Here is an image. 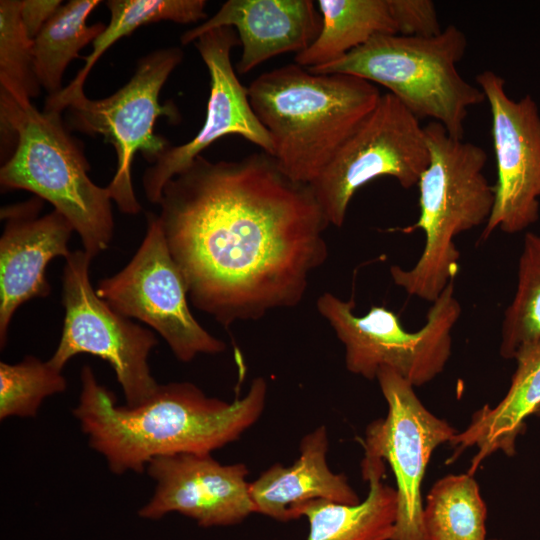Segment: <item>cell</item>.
<instances>
[{
	"mask_svg": "<svg viewBox=\"0 0 540 540\" xmlns=\"http://www.w3.org/2000/svg\"><path fill=\"white\" fill-rule=\"evenodd\" d=\"M159 219L192 304L224 327L299 304L328 256L311 185L255 152L197 156L163 187Z\"/></svg>",
	"mask_w": 540,
	"mask_h": 540,
	"instance_id": "1",
	"label": "cell"
},
{
	"mask_svg": "<svg viewBox=\"0 0 540 540\" xmlns=\"http://www.w3.org/2000/svg\"><path fill=\"white\" fill-rule=\"evenodd\" d=\"M81 392L73 415L92 449L110 471L142 473L154 458L179 453L211 454L237 440L261 416L267 395L255 378L246 395L226 402L207 396L190 382L159 385L136 407L116 404L88 365L81 370Z\"/></svg>",
	"mask_w": 540,
	"mask_h": 540,
	"instance_id": "2",
	"label": "cell"
},
{
	"mask_svg": "<svg viewBox=\"0 0 540 540\" xmlns=\"http://www.w3.org/2000/svg\"><path fill=\"white\" fill-rule=\"evenodd\" d=\"M247 90L272 139L278 166L292 180L309 185L382 95L357 76L312 73L296 63L262 73Z\"/></svg>",
	"mask_w": 540,
	"mask_h": 540,
	"instance_id": "3",
	"label": "cell"
},
{
	"mask_svg": "<svg viewBox=\"0 0 540 540\" xmlns=\"http://www.w3.org/2000/svg\"><path fill=\"white\" fill-rule=\"evenodd\" d=\"M429 164L419 181V217L403 229L421 230L425 243L413 267H390V275L408 295L434 302L459 270L455 238L488 221L495 201L494 186L483 169L482 147L451 136L436 121L424 126Z\"/></svg>",
	"mask_w": 540,
	"mask_h": 540,
	"instance_id": "4",
	"label": "cell"
},
{
	"mask_svg": "<svg viewBox=\"0 0 540 540\" xmlns=\"http://www.w3.org/2000/svg\"><path fill=\"white\" fill-rule=\"evenodd\" d=\"M2 142L13 151L0 169L4 190L23 189L54 206L72 224L92 257L106 250L114 221L107 187L88 176L90 165L61 113L37 110L0 93Z\"/></svg>",
	"mask_w": 540,
	"mask_h": 540,
	"instance_id": "5",
	"label": "cell"
},
{
	"mask_svg": "<svg viewBox=\"0 0 540 540\" xmlns=\"http://www.w3.org/2000/svg\"><path fill=\"white\" fill-rule=\"evenodd\" d=\"M467 38L455 25L432 37L378 34L312 73L350 74L388 89L416 118H430L463 139L468 109L485 101L482 90L457 70Z\"/></svg>",
	"mask_w": 540,
	"mask_h": 540,
	"instance_id": "6",
	"label": "cell"
},
{
	"mask_svg": "<svg viewBox=\"0 0 540 540\" xmlns=\"http://www.w3.org/2000/svg\"><path fill=\"white\" fill-rule=\"evenodd\" d=\"M316 307L343 343L348 371L372 380L380 368L389 367L414 387L429 383L444 370L451 355L452 330L462 312L454 282L432 302L425 324L413 332L405 330L399 316L384 306H372L359 316L353 299L325 292Z\"/></svg>",
	"mask_w": 540,
	"mask_h": 540,
	"instance_id": "7",
	"label": "cell"
},
{
	"mask_svg": "<svg viewBox=\"0 0 540 540\" xmlns=\"http://www.w3.org/2000/svg\"><path fill=\"white\" fill-rule=\"evenodd\" d=\"M179 47L153 51L138 60L132 78L107 98L91 100L84 95L67 107L68 130L102 135L117 154L116 172L108 184L111 199L125 214L141 211L132 185L131 167L136 152L150 163L170 147L169 141L155 133L159 117L177 123L180 114L172 102L159 103V94L172 71L181 63Z\"/></svg>",
	"mask_w": 540,
	"mask_h": 540,
	"instance_id": "8",
	"label": "cell"
},
{
	"mask_svg": "<svg viewBox=\"0 0 540 540\" xmlns=\"http://www.w3.org/2000/svg\"><path fill=\"white\" fill-rule=\"evenodd\" d=\"M429 160L424 126L387 92L310 185L329 224L341 227L362 186L388 176L410 189L418 184Z\"/></svg>",
	"mask_w": 540,
	"mask_h": 540,
	"instance_id": "9",
	"label": "cell"
},
{
	"mask_svg": "<svg viewBox=\"0 0 540 540\" xmlns=\"http://www.w3.org/2000/svg\"><path fill=\"white\" fill-rule=\"evenodd\" d=\"M92 258L85 250L73 251L66 258L62 275L64 325L48 361L59 370L80 353L107 361L126 405L136 407L149 400L159 386L148 364L158 342L152 331L133 323L99 297L89 278Z\"/></svg>",
	"mask_w": 540,
	"mask_h": 540,
	"instance_id": "10",
	"label": "cell"
},
{
	"mask_svg": "<svg viewBox=\"0 0 540 540\" xmlns=\"http://www.w3.org/2000/svg\"><path fill=\"white\" fill-rule=\"evenodd\" d=\"M146 218V234L138 250L123 269L98 283L97 294L120 314L153 328L179 361L225 351V343L204 329L190 311L186 283L159 216L149 212Z\"/></svg>",
	"mask_w": 540,
	"mask_h": 540,
	"instance_id": "11",
	"label": "cell"
},
{
	"mask_svg": "<svg viewBox=\"0 0 540 540\" xmlns=\"http://www.w3.org/2000/svg\"><path fill=\"white\" fill-rule=\"evenodd\" d=\"M376 379L388 412L368 425L362 442L364 457L386 461L395 476L397 516L392 540H429L421 484L435 448L450 442L457 431L432 414L414 386L391 368H380Z\"/></svg>",
	"mask_w": 540,
	"mask_h": 540,
	"instance_id": "12",
	"label": "cell"
},
{
	"mask_svg": "<svg viewBox=\"0 0 540 540\" xmlns=\"http://www.w3.org/2000/svg\"><path fill=\"white\" fill-rule=\"evenodd\" d=\"M476 82L490 107L497 169L494 206L480 236L487 241L497 230L519 233L539 219L540 112L529 94L510 98L493 71L478 74Z\"/></svg>",
	"mask_w": 540,
	"mask_h": 540,
	"instance_id": "13",
	"label": "cell"
},
{
	"mask_svg": "<svg viewBox=\"0 0 540 540\" xmlns=\"http://www.w3.org/2000/svg\"><path fill=\"white\" fill-rule=\"evenodd\" d=\"M238 44L237 32L231 27L207 31L194 42L210 74L206 118L194 138L182 145L170 146L146 169L143 188L150 202L159 204L165 184L223 136L239 135L273 156L272 139L256 117L248 90L239 81L231 62V50Z\"/></svg>",
	"mask_w": 540,
	"mask_h": 540,
	"instance_id": "14",
	"label": "cell"
},
{
	"mask_svg": "<svg viewBox=\"0 0 540 540\" xmlns=\"http://www.w3.org/2000/svg\"><path fill=\"white\" fill-rule=\"evenodd\" d=\"M146 471L156 485L138 512L142 518L177 512L211 527L234 525L255 513L243 463L224 465L211 454L179 453L152 459Z\"/></svg>",
	"mask_w": 540,
	"mask_h": 540,
	"instance_id": "15",
	"label": "cell"
},
{
	"mask_svg": "<svg viewBox=\"0 0 540 540\" xmlns=\"http://www.w3.org/2000/svg\"><path fill=\"white\" fill-rule=\"evenodd\" d=\"M42 199L7 205L1 209L4 229L0 238V345L15 311L23 303L46 297L51 287L46 278L48 263L70 255L68 243L74 228L57 210L39 216Z\"/></svg>",
	"mask_w": 540,
	"mask_h": 540,
	"instance_id": "16",
	"label": "cell"
},
{
	"mask_svg": "<svg viewBox=\"0 0 540 540\" xmlns=\"http://www.w3.org/2000/svg\"><path fill=\"white\" fill-rule=\"evenodd\" d=\"M321 26L312 0H228L211 18L185 31L180 41L187 45L212 29L233 28L242 46L236 70L245 74L275 56L304 51Z\"/></svg>",
	"mask_w": 540,
	"mask_h": 540,
	"instance_id": "17",
	"label": "cell"
},
{
	"mask_svg": "<svg viewBox=\"0 0 540 540\" xmlns=\"http://www.w3.org/2000/svg\"><path fill=\"white\" fill-rule=\"evenodd\" d=\"M328 447L327 428L321 425L302 438L299 457L291 466L275 463L250 483L255 513L286 522L298 519L297 510L310 501L358 504L345 475L329 468Z\"/></svg>",
	"mask_w": 540,
	"mask_h": 540,
	"instance_id": "18",
	"label": "cell"
},
{
	"mask_svg": "<svg viewBox=\"0 0 540 540\" xmlns=\"http://www.w3.org/2000/svg\"><path fill=\"white\" fill-rule=\"evenodd\" d=\"M514 359L517 366L506 395L495 407L479 409L469 426L450 441L452 460L468 447L478 448L468 472L471 475L494 452L513 456L526 419L540 407V342L523 347Z\"/></svg>",
	"mask_w": 540,
	"mask_h": 540,
	"instance_id": "19",
	"label": "cell"
},
{
	"mask_svg": "<svg viewBox=\"0 0 540 540\" xmlns=\"http://www.w3.org/2000/svg\"><path fill=\"white\" fill-rule=\"evenodd\" d=\"M362 476L369 483L366 499L349 505L314 500L297 510L309 522L307 540H392L397 516L396 489L382 481L384 462L364 457Z\"/></svg>",
	"mask_w": 540,
	"mask_h": 540,
	"instance_id": "20",
	"label": "cell"
},
{
	"mask_svg": "<svg viewBox=\"0 0 540 540\" xmlns=\"http://www.w3.org/2000/svg\"><path fill=\"white\" fill-rule=\"evenodd\" d=\"M322 26L316 40L295 55L314 68L334 62L378 34H397L388 0H318Z\"/></svg>",
	"mask_w": 540,
	"mask_h": 540,
	"instance_id": "21",
	"label": "cell"
},
{
	"mask_svg": "<svg viewBox=\"0 0 540 540\" xmlns=\"http://www.w3.org/2000/svg\"><path fill=\"white\" fill-rule=\"evenodd\" d=\"M105 4L111 13L109 25L94 40L92 52L70 84L48 95L43 111L61 113L73 100L84 95V83L97 60L116 41L140 26L163 20L188 24L207 18L204 0H108Z\"/></svg>",
	"mask_w": 540,
	"mask_h": 540,
	"instance_id": "22",
	"label": "cell"
},
{
	"mask_svg": "<svg viewBox=\"0 0 540 540\" xmlns=\"http://www.w3.org/2000/svg\"><path fill=\"white\" fill-rule=\"evenodd\" d=\"M99 0H70L62 4L33 39L37 78L49 95L61 91L66 67L79 51L103 32V23L87 25V17Z\"/></svg>",
	"mask_w": 540,
	"mask_h": 540,
	"instance_id": "23",
	"label": "cell"
},
{
	"mask_svg": "<svg viewBox=\"0 0 540 540\" xmlns=\"http://www.w3.org/2000/svg\"><path fill=\"white\" fill-rule=\"evenodd\" d=\"M487 509L473 475H448L427 495L423 524L429 540H486Z\"/></svg>",
	"mask_w": 540,
	"mask_h": 540,
	"instance_id": "24",
	"label": "cell"
},
{
	"mask_svg": "<svg viewBox=\"0 0 540 540\" xmlns=\"http://www.w3.org/2000/svg\"><path fill=\"white\" fill-rule=\"evenodd\" d=\"M540 342V234L527 232L518 260L516 289L501 323L499 351L514 359L525 346Z\"/></svg>",
	"mask_w": 540,
	"mask_h": 540,
	"instance_id": "25",
	"label": "cell"
},
{
	"mask_svg": "<svg viewBox=\"0 0 540 540\" xmlns=\"http://www.w3.org/2000/svg\"><path fill=\"white\" fill-rule=\"evenodd\" d=\"M22 0L0 1V93L20 104L40 94L33 39L21 20Z\"/></svg>",
	"mask_w": 540,
	"mask_h": 540,
	"instance_id": "26",
	"label": "cell"
},
{
	"mask_svg": "<svg viewBox=\"0 0 540 540\" xmlns=\"http://www.w3.org/2000/svg\"><path fill=\"white\" fill-rule=\"evenodd\" d=\"M62 370L48 360L26 356L21 362H0V419L35 417L43 400L66 390Z\"/></svg>",
	"mask_w": 540,
	"mask_h": 540,
	"instance_id": "27",
	"label": "cell"
},
{
	"mask_svg": "<svg viewBox=\"0 0 540 540\" xmlns=\"http://www.w3.org/2000/svg\"><path fill=\"white\" fill-rule=\"evenodd\" d=\"M397 34L411 37H432L443 29L431 0H388Z\"/></svg>",
	"mask_w": 540,
	"mask_h": 540,
	"instance_id": "28",
	"label": "cell"
},
{
	"mask_svg": "<svg viewBox=\"0 0 540 540\" xmlns=\"http://www.w3.org/2000/svg\"><path fill=\"white\" fill-rule=\"evenodd\" d=\"M61 5L60 0H22L21 20L31 39L36 37Z\"/></svg>",
	"mask_w": 540,
	"mask_h": 540,
	"instance_id": "29",
	"label": "cell"
},
{
	"mask_svg": "<svg viewBox=\"0 0 540 540\" xmlns=\"http://www.w3.org/2000/svg\"><path fill=\"white\" fill-rule=\"evenodd\" d=\"M535 415L539 416L540 417V407L537 409Z\"/></svg>",
	"mask_w": 540,
	"mask_h": 540,
	"instance_id": "30",
	"label": "cell"
},
{
	"mask_svg": "<svg viewBox=\"0 0 540 540\" xmlns=\"http://www.w3.org/2000/svg\"><path fill=\"white\" fill-rule=\"evenodd\" d=\"M490 540H497V539H490Z\"/></svg>",
	"mask_w": 540,
	"mask_h": 540,
	"instance_id": "31",
	"label": "cell"
}]
</instances>
